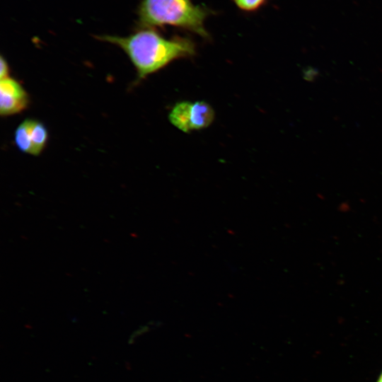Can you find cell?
<instances>
[{
  "label": "cell",
  "mask_w": 382,
  "mask_h": 382,
  "mask_svg": "<svg viewBox=\"0 0 382 382\" xmlns=\"http://www.w3.org/2000/svg\"><path fill=\"white\" fill-rule=\"evenodd\" d=\"M96 37L122 50L134 66L140 80L175 59L195 54V45L190 39L181 37L168 39L153 28H140L125 37L112 35Z\"/></svg>",
  "instance_id": "1"
},
{
  "label": "cell",
  "mask_w": 382,
  "mask_h": 382,
  "mask_svg": "<svg viewBox=\"0 0 382 382\" xmlns=\"http://www.w3.org/2000/svg\"><path fill=\"white\" fill-rule=\"evenodd\" d=\"M137 13L140 28L170 25L209 37L204 21L210 11L192 0H141Z\"/></svg>",
  "instance_id": "2"
},
{
  "label": "cell",
  "mask_w": 382,
  "mask_h": 382,
  "mask_svg": "<svg viewBox=\"0 0 382 382\" xmlns=\"http://www.w3.org/2000/svg\"><path fill=\"white\" fill-rule=\"evenodd\" d=\"M214 118L212 108L204 101L180 102L169 114L170 122L185 132L208 127Z\"/></svg>",
  "instance_id": "3"
},
{
  "label": "cell",
  "mask_w": 382,
  "mask_h": 382,
  "mask_svg": "<svg viewBox=\"0 0 382 382\" xmlns=\"http://www.w3.org/2000/svg\"><path fill=\"white\" fill-rule=\"evenodd\" d=\"M48 140V132L40 121L33 119L23 120L16 128L14 141L23 153L38 156L44 150Z\"/></svg>",
  "instance_id": "4"
},
{
  "label": "cell",
  "mask_w": 382,
  "mask_h": 382,
  "mask_svg": "<svg viewBox=\"0 0 382 382\" xmlns=\"http://www.w3.org/2000/svg\"><path fill=\"white\" fill-rule=\"evenodd\" d=\"M29 96L22 85L8 77L0 81V114L6 117L19 113L27 108Z\"/></svg>",
  "instance_id": "5"
},
{
  "label": "cell",
  "mask_w": 382,
  "mask_h": 382,
  "mask_svg": "<svg viewBox=\"0 0 382 382\" xmlns=\"http://www.w3.org/2000/svg\"><path fill=\"white\" fill-rule=\"evenodd\" d=\"M267 0H233L236 6L241 11L254 12L264 6Z\"/></svg>",
  "instance_id": "6"
},
{
  "label": "cell",
  "mask_w": 382,
  "mask_h": 382,
  "mask_svg": "<svg viewBox=\"0 0 382 382\" xmlns=\"http://www.w3.org/2000/svg\"><path fill=\"white\" fill-rule=\"evenodd\" d=\"M0 66V77L1 79H4L9 77V66L6 60L1 56Z\"/></svg>",
  "instance_id": "7"
},
{
  "label": "cell",
  "mask_w": 382,
  "mask_h": 382,
  "mask_svg": "<svg viewBox=\"0 0 382 382\" xmlns=\"http://www.w3.org/2000/svg\"><path fill=\"white\" fill-rule=\"evenodd\" d=\"M378 382H382V374L381 375Z\"/></svg>",
  "instance_id": "8"
}]
</instances>
